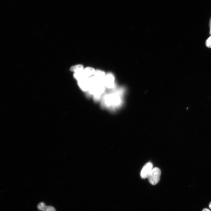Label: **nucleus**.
Returning a JSON list of instances; mask_svg holds the SVG:
<instances>
[{"label":"nucleus","mask_w":211,"mask_h":211,"mask_svg":"<svg viewBox=\"0 0 211 211\" xmlns=\"http://www.w3.org/2000/svg\"><path fill=\"white\" fill-rule=\"evenodd\" d=\"M125 92L123 88H115L113 92L104 96L102 101L103 106L114 109L119 108L123 104Z\"/></svg>","instance_id":"f257e3e1"},{"label":"nucleus","mask_w":211,"mask_h":211,"mask_svg":"<svg viewBox=\"0 0 211 211\" xmlns=\"http://www.w3.org/2000/svg\"><path fill=\"white\" fill-rule=\"evenodd\" d=\"M74 77L78 81L86 77L84 75L83 72L75 73L74 74Z\"/></svg>","instance_id":"9b49d317"},{"label":"nucleus","mask_w":211,"mask_h":211,"mask_svg":"<svg viewBox=\"0 0 211 211\" xmlns=\"http://www.w3.org/2000/svg\"><path fill=\"white\" fill-rule=\"evenodd\" d=\"M78 83L83 90L88 91L89 90L90 86L89 78H85L78 81Z\"/></svg>","instance_id":"423d86ee"},{"label":"nucleus","mask_w":211,"mask_h":211,"mask_svg":"<svg viewBox=\"0 0 211 211\" xmlns=\"http://www.w3.org/2000/svg\"><path fill=\"white\" fill-rule=\"evenodd\" d=\"M105 76V74L103 71L100 70H96L94 76L98 82L103 83Z\"/></svg>","instance_id":"0eeeda50"},{"label":"nucleus","mask_w":211,"mask_h":211,"mask_svg":"<svg viewBox=\"0 0 211 211\" xmlns=\"http://www.w3.org/2000/svg\"><path fill=\"white\" fill-rule=\"evenodd\" d=\"M84 69L83 66L81 64L74 65L70 68V70L75 73L83 72Z\"/></svg>","instance_id":"9d476101"},{"label":"nucleus","mask_w":211,"mask_h":211,"mask_svg":"<svg viewBox=\"0 0 211 211\" xmlns=\"http://www.w3.org/2000/svg\"><path fill=\"white\" fill-rule=\"evenodd\" d=\"M38 208L42 211H56L55 208L51 206H47L43 202L40 203L37 206Z\"/></svg>","instance_id":"1a4fd4ad"},{"label":"nucleus","mask_w":211,"mask_h":211,"mask_svg":"<svg viewBox=\"0 0 211 211\" xmlns=\"http://www.w3.org/2000/svg\"><path fill=\"white\" fill-rule=\"evenodd\" d=\"M202 211H210V210L208 209L204 208L203 210Z\"/></svg>","instance_id":"ddd939ff"},{"label":"nucleus","mask_w":211,"mask_h":211,"mask_svg":"<svg viewBox=\"0 0 211 211\" xmlns=\"http://www.w3.org/2000/svg\"><path fill=\"white\" fill-rule=\"evenodd\" d=\"M96 72L95 69L92 67H88L84 69L83 73L87 78H90L94 76Z\"/></svg>","instance_id":"6e6552de"},{"label":"nucleus","mask_w":211,"mask_h":211,"mask_svg":"<svg viewBox=\"0 0 211 211\" xmlns=\"http://www.w3.org/2000/svg\"><path fill=\"white\" fill-rule=\"evenodd\" d=\"M209 207L211 209V202L210 203V204L209 205Z\"/></svg>","instance_id":"4468645a"},{"label":"nucleus","mask_w":211,"mask_h":211,"mask_svg":"<svg viewBox=\"0 0 211 211\" xmlns=\"http://www.w3.org/2000/svg\"><path fill=\"white\" fill-rule=\"evenodd\" d=\"M105 87L103 83L96 82L91 84L88 91L90 94L93 95L94 100L98 101L104 92Z\"/></svg>","instance_id":"f03ea898"},{"label":"nucleus","mask_w":211,"mask_h":211,"mask_svg":"<svg viewBox=\"0 0 211 211\" xmlns=\"http://www.w3.org/2000/svg\"><path fill=\"white\" fill-rule=\"evenodd\" d=\"M161 174V170L159 168H153L148 178L149 182L154 185L157 184L160 180Z\"/></svg>","instance_id":"7ed1b4c3"},{"label":"nucleus","mask_w":211,"mask_h":211,"mask_svg":"<svg viewBox=\"0 0 211 211\" xmlns=\"http://www.w3.org/2000/svg\"><path fill=\"white\" fill-rule=\"evenodd\" d=\"M205 44L207 47L209 48H211V36L207 40Z\"/></svg>","instance_id":"f8f14e48"},{"label":"nucleus","mask_w":211,"mask_h":211,"mask_svg":"<svg viewBox=\"0 0 211 211\" xmlns=\"http://www.w3.org/2000/svg\"><path fill=\"white\" fill-rule=\"evenodd\" d=\"M210 34H211V23L210 29Z\"/></svg>","instance_id":"2eb2a0df"},{"label":"nucleus","mask_w":211,"mask_h":211,"mask_svg":"<svg viewBox=\"0 0 211 211\" xmlns=\"http://www.w3.org/2000/svg\"><path fill=\"white\" fill-rule=\"evenodd\" d=\"M153 164L151 162L147 163L144 166L140 172V176L142 179L148 178L153 169Z\"/></svg>","instance_id":"39448f33"},{"label":"nucleus","mask_w":211,"mask_h":211,"mask_svg":"<svg viewBox=\"0 0 211 211\" xmlns=\"http://www.w3.org/2000/svg\"><path fill=\"white\" fill-rule=\"evenodd\" d=\"M115 80L114 75L111 73H108L105 76L103 81L104 84L108 89H114L115 88Z\"/></svg>","instance_id":"20e7f679"}]
</instances>
